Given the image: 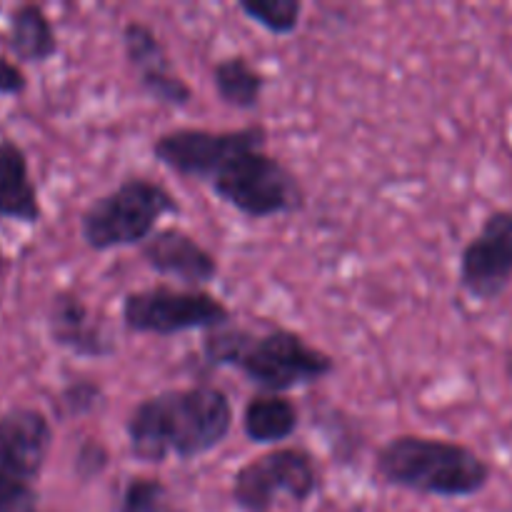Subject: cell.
Instances as JSON below:
<instances>
[{"label": "cell", "instance_id": "1", "mask_svg": "<svg viewBox=\"0 0 512 512\" xmlns=\"http://www.w3.org/2000/svg\"><path fill=\"white\" fill-rule=\"evenodd\" d=\"M235 408L223 388L210 383L170 388L138 400L125 420L130 455L138 463H190L228 440Z\"/></svg>", "mask_w": 512, "mask_h": 512}, {"label": "cell", "instance_id": "2", "mask_svg": "<svg viewBox=\"0 0 512 512\" xmlns=\"http://www.w3.org/2000/svg\"><path fill=\"white\" fill-rule=\"evenodd\" d=\"M200 355L210 368L238 370L258 393L288 395L290 390L308 388L335 373L333 355L288 328L255 333L230 323L203 333Z\"/></svg>", "mask_w": 512, "mask_h": 512}, {"label": "cell", "instance_id": "3", "mask_svg": "<svg viewBox=\"0 0 512 512\" xmlns=\"http://www.w3.org/2000/svg\"><path fill=\"white\" fill-rule=\"evenodd\" d=\"M373 478L405 493L460 500L483 493L493 480V468L470 445L403 433L380 445Z\"/></svg>", "mask_w": 512, "mask_h": 512}, {"label": "cell", "instance_id": "4", "mask_svg": "<svg viewBox=\"0 0 512 512\" xmlns=\"http://www.w3.org/2000/svg\"><path fill=\"white\" fill-rule=\"evenodd\" d=\"M180 203L163 183L145 175H128L113 190L85 205L78 233L95 253L140 248L160 230V220L178 215Z\"/></svg>", "mask_w": 512, "mask_h": 512}, {"label": "cell", "instance_id": "5", "mask_svg": "<svg viewBox=\"0 0 512 512\" xmlns=\"http://www.w3.org/2000/svg\"><path fill=\"white\" fill-rule=\"evenodd\" d=\"M208 185L220 203L250 220L295 215L308 200L298 175L268 150H245L235 155Z\"/></svg>", "mask_w": 512, "mask_h": 512}, {"label": "cell", "instance_id": "6", "mask_svg": "<svg viewBox=\"0 0 512 512\" xmlns=\"http://www.w3.org/2000/svg\"><path fill=\"white\" fill-rule=\"evenodd\" d=\"M120 320L133 335L175 338L183 333H210L233 323V310L210 290L150 285L130 290L120 300Z\"/></svg>", "mask_w": 512, "mask_h": 512}, {"label": "cell", "instance_id": "7", "mask_svg": "<svg viewBox=\"0 0 512 512\" xmlns=\"http://www.w3.org/2000/svg\"><path fill=\"white\" fill-rule=\"evenodd\" d=\"M53 448L40 410L15 405L0 415V512H38V483Z\"/></svg>", "mask_w": 512, "mask_h": 512}, {"label": "cell", "instance_id": "8", "mask_svg": "<svg viewBox=\"0 0 512 512\" xmlns=\"http://www.w3.org/2000/svg\"><path fill=\"white\" fill-rule=\"evenodd\" d=\"M323 488V473L310 450L280 445L240 465L230 483V500L240 512H273L280 498L305 505Z\"/></svg>", "mask_w": 512, "mask_h": 512}, {"label": "cell", "instance_id": "9", "mask_svg": "<svg viewBox=\"0 0 512 512\" xmlns=\"http://www.w3.org/2000/svg\"><path fill=\"white\" fill-rule=\"evenodd\" d=\"M268 138L270 133L263 123L230 130L173 128L150 143V153L170 173L210 183L235 155L245 150H265Z\"/></svg>", "mask_w": 512, "mask_h": 512}, {"label": "cell", "instance_id": "10", "mask_svg": "<svg viewBox=\"0 0 512 512\" xmlns=\"http://www.w3.org/2000/svg\"><path fill=\"white\" fill-rule=\"evenodd\" d=\"M458 285L475 303H495L512 285V210H493L458 258Z\"/></svg>", "mask_w": 512, "mask_h": 512}, {"label": "cell", "instance_id": "11", "mask_svg": "<svg viewBox=\"0 0 512 512\" xmlns=\"http://www.w3.org/2000/svg\"><path fill=\"white\" fill-rule=\"evenodd\" d=\"M120 43L130 70L135 73V83L153 103L175 110L193 103V88L175 70L173 58L153 25L143 20H128L120 30Z\"/></svg>", "mask_w": 512, "mask_h": 512}, {"label": "cell", "instance_id": "12", "mask_svg": "<svg viewBox=\"0 0 512 512\" xmlns=\"http://www.w3.org/2000/svg\"><path fill=\"white\" fill-rule=\"evenodd\" d=\"M45 323L53 345L68 350L75 358L108 360L118 353L115 335L103 320L95 318L90 305L75 290H58L50 298Z\"/></svg>", "mask_w": 512, "mask_h": 512}, {"label": "cell", "instance_id": "13", "mask_svg": "<svg viewBox=\"0 0 512 512\" xmlns=\"http://www.w3.org/2000/svg\"><path fill=\"white\" fill-rule=\"evenodd\" d=\"M140 260L160 278L178 280L183 288L205 290L220 275V263L203 243L180 228H160L138 248Z\"/></svg>", "mask_w": 512, "mask_h": 512}, {"label": "cell", "instance_id": "14", "mask_svg": "<svg viewBox=\"0 0 512 512\" xmlns=\"http://www.w3.org/2000/svg\"><path fill=\"white\" fill-rule=\"evenodd\" d=\"M43 215L28 158L13 140H0V218L35 225Z\"/></svg>", "mask_w": 512, "mask_h": 512}, {"label": "cell", "instance_id": "15", "mask_svg": "<svg viewBox=\"0 0 512 512\" xmlns=\"http://www.w3.org/2000/svg\"><path fill=\"white\" fill-rule=\"evenodd\" d=\"M240 428L248 443L280 448L300 428V408L280 393H255L243 408Z\"/></svg>", "mask_w": 512, "mask_h": 512}, {"label": "cell", "instance_id": "16", "mask_svg": "<svg viewBox=\"0 0 512 512\" xmlns=\"http://www.w3.org/2000/svg\"><path fill=\"white\" fill-rule=\"evenodd\" d=\"M8 45L13 55L23 63L40 65L58 55V35L53 20L35 3H23L10 10Z\"/></svg>", "mask_w": 512, "mask_h": 512}, {"label": "cell", "instance_id": "17", "mask_svg": "<svg viewBox=\"0 0 512 512\" xmlns=\"http://www.w3.org/2000/svg\"><path fill=\"white\" fill-rule=\"evenodd\" d=\"M213 88L230 108L255 110L268 88V78L245 55H225L213 65Z\"/></svg>", "mask_w": 512, "mask_h": 512}, {"label": "cell", "instance_id": "18", "mask_svg": "<svg viewBox=\"0 0 512 512\" xmlns=\"http://www.w3.org/2000/svg\"><path fill=\"white\" fill-rule=\"evenodd\" d=\"M238 10L270 35H293L300 28L305 5L300 0H238Z\"/></svg>", "mask_w": 512, "mask_h": 512}, {"label": "cell", "instance_id": "19", "mask_svg": "<svg viewBox=\"0 0 512 512\" xmlns=\"http://www.w3.org/2000/svg\"><path fill=\"white\" fill-rule=\"evenodd\" d=\"M115 512H180L170 488L153 475H133L115 498Z\"/></svg>", "mask_w": 512, "mask_h": 512}, {"label": "cell", "instance_id": "20", "mask_svg": "<svg viewBox=\"0 0 512 512\" xmlns=\"http://www.w3.org/2000/svg\"><path fill=\"white\" fill-rule=\"evenodd\" d=\"M105 403V388L93 378H75L60 388L55 413L63 420H80L93 415Z\"/></svg>", "mask_w": 512, "mask_h": 512}, {"label": "cell", "instance_id": "21", "mask_svg": "<svg viewBox=\"0 0 512 512\" xmlns=\"http://www.w3.org/2000/svg\"><path fill=\"white\" fill-rule=\"evenodd\" d=\"M110 468V450L103 440L85 438L78 445L73 458V473L80 483H93V480L103 478L105 470Z\"/></svg>", "mask_w": 512, "mask_h": 512}, {"label": "cell", "instance_id": "22", "mask_svg": "<svg viewBox=\"0 0 512 512\" xmlns=\"http://www.w3.org/2000/svg\"><path fill=\"white\" fill-rule=\"evenodd\" d=\"M28 90V78L13 60L0 55V95H23Z\"/></svg>", "mask_w": 512, "mask_h": 512}, {"label": "cell", "instance_id": "23", "mask_svg": "<svg viewBox=\"0 0 512 512\" xmlns=\"http://www.w3.org/2000/svg\"><path fill=\"white\" fill-rule=\"evenodd\" d=\"M503 373H505V378H508V383L512 388V345L508 350H505V355H503Z\"/></svg>", "mask_w": 512, "mask_h": 512}, {"label": "cell", "instance_id": "24", "mask_svg": "<svg viewBox=\"0 0 512 512\" xmlns=\"http://www.w3.org/2000/svg\"><path fill=\"white\" fill-rule=\"evenodd\" d=\"M5 268V255H3V248H0V273H3Z\"/></svg>", "mask_w": 512, "mask_h": 512}]
</instances>
